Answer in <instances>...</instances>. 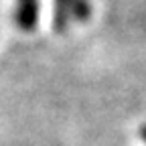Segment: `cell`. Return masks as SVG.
I'll list each match as a JSON object with an SVG mask.
<instances>
[{
    "instance_id": "6da1fadb",
    "label": "cell",
    "mask_w": 146,
    "mask_h": 146,
    "mask_svg": "<svg viewBox=\"0 0 146 146\" xmlns=\"http://www.w3.org/2000/svg\"><path fill=\"white\" fill-rule=\"evenodd\" d=\"M91 16L89 0H55L53 12V29L57 33H65L71 21L87 23Z\"/></svg>"
},
{
    "instance_id": "7a4b0ae2",
    "label": "cell",
    "mask_w": 146,
    "mask_h": 146,
    "mask_svg": "<svg viewBox=\"0 0 146 146\" xmlns=\"http://www.w3.org/2000/svg\"><path fill=\"white\" fill-rule=\"evenodd\" d=\"M12 21L21 31L31 33L39 23V0H16Z\"/></svg>"
},
{
    "instance_id": "3957f363",
    "label": "cell",
    "mask_w": 146,
    "mask_h": 146,
    "mask_svg": "<svg viewBox=\"0 0 146 146\" xmlns=\"http://www.w3.org/2000/svg\"><path fill=\"white\" fill-rule=\"evenodd\" d=\"M140 136H142V140H146V124L140 126Z\"/></svg>"
}]
</instances>
